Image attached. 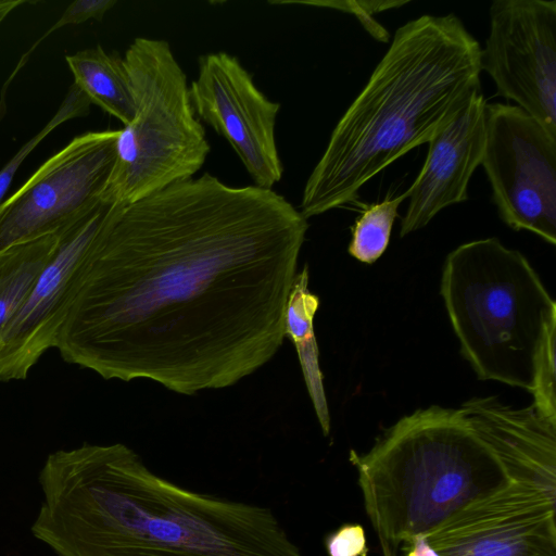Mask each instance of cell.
Listing matches in <instances>:
<instances>
[{
    "label": "cell",
    "mask_w": 556,
    "mask_h": 556,
    "mask_svg": "<svg viewBox=\"0 0 556 556\" xmlns=\"http://www.w3.org/2000/svg\"><path fill=\"white\" fill-rule=\"evenodd\" d=\"M308 222L273 189L204 173L111 206L61 329L63 361L178 394L267 364Z\"/></svg>",
    "instance_id": "obj_1"
},
{
    "label": "cell",
    "mask_w": 556,
    "mask_h": 556,
    "mask_svg": "<svg viewBox=\"0 0 556 556\" xmlns=\"http://www.w3.org/2000/svg\"><path fill=\"white\" fill-rule=\"evenodd\" d=\"M30 528L56 556H304L266 506L182 488L122 443L51 453Z\"/></svg>",
    "instance_id": "obj_2"
},
{
    "label": "cell",
    "mask_w": 556,
    "mask_h": 556,
    "mask_svg": "<svg viewBox=\"0 0 556 556\" xmlns=\"http://www.w3.org/2000/svg\"><path fill=\"white\" fill-rule=\"evenodd\" d=\"M481 49L454 13L400 26L333 128L305 184L302 215L356 201L368 180L428 143L481 92Z\"/></svg>",
    "instance_id": "obj_3"
},
{
    "label": "cell",
    "mask_w": 556,
    "mask_h": 556,
    "mask_svg": "<svg viewBox=\"0 0 556 556\" xmlns=\"http://www.w3.org/2000/svg\"><path fill=\"white\" fill-rule=\"evenodd\" d=\"M350 460L380 544L393 549L510 483L463 410L439 405L402 417Z\"/></svg>",
    "instance_id": "obj_4"
},
{
    "label": "cell",
    "mask_w": 556,
    "mask_h": 556,
    "mask_svg": "<svg viewBox=\"0 0 556 556\" xmlns=\"http://www.w3.org/2000/svg\"><path fill=\"white\" fill-rule=\"evenodd\" d=\"M440 291L478 378L525 389L556 412V303L528 260L497 238L466 242L446 256Z\"/></svg>",
    "instance_id": "obj_5"
},
{
    "label": "cell",
    "mask_w": 556,
    "mask_h": 556,
    "mask_svg": "<svg viewBox=\"0 0 556 556\" xmlns=\"http://www.w3.org/2000/svg\"><path fill=\"white\" fill-rule=\"evenodd\" d=\"M123 61L135 116L118 129L115 164L101 195L102 202L113 205L136 202L193 177L211 151L170 45L138 37Z\"/></svg>",
    "instance_id": "obj_6"
},
{
    "label": "cell",
    "mask_w": 556,
    "mask_h": 556,
    "mask_svg": "<svg viewBox=\"0 0 556 556\" xmlns=\"http://www.w3.org/2000/svg\"><path fill=\"white\" fill-rule=\"evenodd\" d=\"M501 219L556 243V137L514 104L486 103L481 161Z\"/></svg>",
    "instance_id": "obj_7"
},
{
    "label": "cell",
    "mask_w": 556,
    "mask_h": 556,
    "mask_svg": "<svg viewBox=\"0 0 556 556\" xmlns=\"http://www.w3.org/2000/svg\"><path fill=\"white\" fill-rule=\"evenodd\" d=\"M118 130L74 137L0 203V253L59 232L102 203Z\"/></svg>",
    "instance_id": "obj_8"
},
{
    "label": "cell",
    "mask_w": 556,
    "mask_h": 556,
    "mask_svg": "<svg viewBox=\"0 0 556 556\" xmlns=\"http://www.w3.org/2000/svg\"><path fill=\"white\" fill-rule=\"evenodd\" d=\"M489 16L481 70L556 137V1L495 0Z\"/></svg>",
    "instance_id": "obj_9"
},
{
    "label": "cell",
    "mask_w": 556,
    "mask_h": 556,
    "mask_svg": "<svg viewBox=\"0 0 556 556\" xmlns=\"http://www.w3.org/2000/svg\"><path fill=\"white\" fill-rule=\"evenodd\" d=\"M194 114L235 150L254 186L271 189L283 175L276 143L280 103L270 101L233 55H200L198 76L189 86Z\"/></svg>",
    "instance_id": "obj_10"
},
{
    "label": "cell",
    "mask_w": 556,
    "mask_h": 556,
    "mask_svg": "<svg viewBox=\"0 0 556 556\" xmlns=\"http://www.w3.org/2000/svg\"><path fill=\"white\" fill-rule=\"evenodd\" d=\"M112 205L102 202L61 231L54 253L0 339V381L26 379L41 355L56 348Z\"/></svg>",
    "instance_id": "obj_11"
},
{
    "label": "cell",
    "mask_w": 556,
    "mask_h": 556,
    "mask_svg": "<svg viewBox=\"0 0 556 556\" xmlns=\"http://www.w3.org/2000/svg\"><path fill=\"white\" fill-rule=\"evenodd\" d=\"M427 539L441 556H556L555 497L510 482Z\"/></svg>",
    "instance_id": "obj_12"
},
{
    "label": "cell",
    "mask_w": 556,
    "mask_h": 556,
    "mask_svg": "<svg viewBox=\"0 0 556 556\" xmlns=\"http://www.w3.org/2000/svg\"><path fill=\"white\" fill-rule=\"evenodd\" d=\"M476 94L428 143L425 163L407 191L401 237L427 226L442 210L468 200V186L485 146V105Z\"/></svg>",
    "instance_id": "obj_13"
},
{
    "label": "cell",
    "mask_w": 556,
    "mask_h": 556,
    "mask_svg": "<svg viewBox=\"0 0 556 556\" xmlns=\"http://www.w3.org/2000/svg\"><path fill=\"white\" fill-rule=\"evenodd\" d=\"M497 457L510 482L556 495V417L533 403L516 408L496 396L472 397L459 407Z\"/></svg>",
    "instance_id": "obj_14"
},
{
    "label": "cell",
    "mask_w": 556,
    "mask_h": 556,
    "mask_svg": "<svg viewBox=\"0 0 556 556\" xmlns=\"http://www.w3.org/2000/svg\"><path fill=\"white\" fill-rule=\"evenodd\" d=\"M77 85L91 104L128 125L135 116V103L123 59L101 46L65 56Z\"/></svg>",
    "instance_id": "obj_15"
},
{
    "label": "cell",
    "mask_w": 556,
    "mask_h": 556,
    "mask_svg": "<svg viewBox=\"0 0 556 556\" xmlns=\"http://www.w3.org/2000/svg\"><path fill=\"white\" fill-rule=\"evenodd\" d=\"M61 231L0 253V339L54 253Z\"/></svg>",
    "instance_id": "obj_16"
},
{
    "label": "cell",
    "mask_w": 556,
    "mask_h": 556,
    "mask_svg": "<svg viewBox=\"0 0 556 556\" xmlns=\"http://www.w3.org/2000/svg\"><path fill=\"white\" fill-rule=\"evenodd\" d=\"M319 299L308 290V266L296 274L286 306L285 333L294 343L311 396L324 393L313 320Z\"/></svg>",
    "instance_id": "obj_17"
},
{
    "label": "cell",
    "mask_w": 556,
    "mask_h": 556,
    "mask_svg": "<svg viewBox=\"0 0 556 556\" xmlns=\"http://www.w3.org/2000/svg\"><path fill=\"white\" fill-rule=\"evenodd\" d=\"M407 191L364 208L352 227L349 253L362 263H375L388 248L400 204Z\"/></svg>",
    "instance_id": "obj_18"
},
{
    "label": "cell",
    "mask_w": 556,
    "mask_h": 556,
    "mask_svg": "<svg viewBox=\"0 0 556 556\" xmlns=\"http://www.w3.org/2000/svg\"><path fill=\"white\" fill-rule=\"evenodd\" d=\"M90 105L91 102L87 96L73 83L53 117L0 169V203L3 201L16 170L29 153L61 124L75 117L88 115Z\"/></svg>",
    "instance_id": "obj_19"
},
{
    "label": "cell",
    "mask_w": 556,
    "mask_h": 556,
    "mask_svg": "<svg viewBox=\"0 0 556 556\" xmlns=\"http://www.w3.org/2000/svg\"><path fill=\"white\" fill-rule=\"evenodd\" d=\"M116 4L115 0H76L73 1L63 12L61 17L31 46V48L25 52V54L21 58L18 64L16 65L13 73L10 75L5 84L3 85V89L1 91L2 101L0 102V106L3 105V98L5 94V90L8 85L12 81L17 72L25 65L29 55L33 51L39 46V43L49 37L55 30L66 26V25H76L81 24L88 20H97L101 21L104 14L110 11Z\"/></svg>",
    "instance_id": "obj_20"
},
{
    "label": "cell",
    "mask_w": 556,
    "mask_h": 556,
    "mask_svg": "<svg viewBox=\"0 0 556 556\" xmlns=\"http://www.w3.org/2000/svg\"><path fill=\"white\" fill-rule=\"evenodd\" d=\"M328 556H368L364 528L358 523H344L325 538Z\"/></svg>",
    "instance_id": "obj_21"
},
{
    "label": "cell",
    "mask_w": 556,
    "mask_h": 556,
    "mask_svg": "<svg viewBox=\"0 0 556 556\" xmlns=\"http://www.w3.org/2000/svg\"><path fill=\"white\" fill-rule=\"evenodd\" d=\"M273 4H307L316 7H325L346 13H351L355 16L369 15L372 16L375 13L395 9L407 3V1H378V0H364V1H271Z\"/></svg>",
    "instance_id": "obj_22"
},
{
    "label": "cell",
    "mask_w": 556,
    "mask_h": 556,
    "mask_svg": "<svg viewBox=\"0 0 556 556\" xmlns=\"http://www.w3.org/2000/svg\"><path fill=\"white\" fill-rule=\"evenodd\" d=\"M402 544L404 556H441L424 534L416 535Z\"/></svg>",
    "instance_id": "obj_23"
},
{
    "label": "cell",
    "mask_w": 556,
    "mask_h": 556,
    "mask_svg": "<svg viewBox=\"0 0 556 556\" xmlns=\"http://www.w3.org/2000/svg\"><path fill=\"white\" fill-rule=\"evenodd\" d=\"M27 3V0H0V25L12 11Z\"/></svg>",
    "instance_id": "obj_24"
},
{
    "label": "cell",
    "mask_w": 556,
    "mask_h": 556,
    "mask_svg": "<svg viewBox=\"0 0 556 556\" xmlns=\"http://www.w3.org/2000/svg\"><path fill=\"white\" fill-rule=\"evenodd\" d=\"M383 556H396V549L389 547L388 545L381 544Z\"/></svg>",
    "instance_id": "obj_25"
}]
</instances>
